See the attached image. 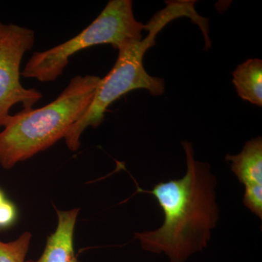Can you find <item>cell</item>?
I'll return each mask as SVG.
<instances>
[{
	"mask_svg": "<svg viewBox=\"0 0 262 262\" xmlns=\"http://www.w3.org/2000/svg\"><path fill=\"white\" fill-rule=\"evenodd\" d=\"M182 144L187 158L185 176L158 183L151 190L137 184L136 192L153 195L165 219L159 229L138 232L135 238L143 249L164 252L171 262H185L193 253L206 248L220 217L215 202L216 179L209 165L194 159L190 142L184 141Z\"/></svg>",
	"mask_w": 262,
	"mask_h": 262,
	"instance_id": "obj_1",
	"label": "cell"
},
{
	"mask_svg": "<svg viewBox=\"0 0 262 262\" xmlns=\"http://www.w3.org/2000/svg\"><path fill=\"white\" fill-rule=\"evenodd\" d=\"M101 79L75 76L51 103L12 115L0 132V165L13 168L65 138L87 111Z\"/></svg>",
	"mask_w": 262,
	"mask_h": 262,
	"instance_id": "obj_2",
	"label": "cell"
},
{
	"mask_svg": "<svg viewBox=\"0 0 262 262\" xmlns=\"http://www.w3.org/2000/svg\"><path fill=\"white\" fill-rule=\"evenodd\" d=\"M186 15L187 10L182 3L170 2L144 25V30L149 32L145 38L130 41L117 49L118 56L113 68L101 79L87 111L64 138L71 151L79 149L84 130L99 126L108 106L123 95L137 89H145L153 96L163 94L165 81L149 75L144 69L143 59L147 50L155 46L158 32L171 20Z\"/></svg>",
	"mask_w": 262,
	"mask_h": 262,
	"instance_id": "obj_3",
	"label": "cell"
},
{
	"mask_svg": "<svg viewBox=\"0 0 262 262\" xmlns=\"http://www.w3.org/2000/svg\"><path fill=\"white\" fill-rule=\"evenodd\" d=\"M144 24L138 21L130 0H110L97 18L80 34L67 42L34 52L20 75L41 82L56 81L62 75L70 57L82 50L110 44L115 49L132 40L142 39Z\"/></svg>",
	"mask_w": 262,
	"mask_h": 262,
	"instance_id": "obj_4",
	"label": "cell"
},
{
	"mask_svg": "<svg viewBox=\"0 0 262 262\" xmlns=\"http://www.w3.org/2000/svg\"><path fill=\"white\" fill-rule=\"evenodd\" d=\"M34 42L32 29L0 21V127L8 125L15 104L29 110L42 98L37 90L25 89L20 82V63Z\"/></svg>",
	"mask_w": 262,
	"mask_h": 262,
	"instance_id": "obj_5",
	"label": "cell"
},
{
	"mask_svg": "<svg viewBox=\"0 0 262 262\" xmlns=\"http://www.w3.org/2000/svg\"><path fill=\"white\" fill-rule=\"evenodd\" d=\"M225 160L245 186V206L261 220L262 138L258 136L247 141L238 155H227Z\"/></svg>",
	"mask_w": 262,
	"mask_h": 262,
	"instance_id": "obj_6",
	"label": "cell"
},
{
	"mask_svg": "<svg viewBox=\"0 0 262 262\" xmlns=\"http://www.w3.org/2000/svg\"><path fill=\"white\" fill-rule=\"evenodd\" d=\"M56 210L58 225L56 231L48 237L42 254L36 261L25 262H80L74 248V232L80 208L70 211Z\"/></svg>",
	"mask_w": 262,
	"mask_h": 262,
	"instance_id": "obj_7",
	"label": "cell"
},
{
	"mask_svg": "<svg viewBox=\"0 0 262 262\" xmlns=\"http://www.w3.org/2000/svg\"><path fill=\"white\" fill-rule=\"evenodd\" d=\"M233 83L239 97L261 107L262 106V61L248 59L234 71Z\"/></svg>",
	"mask_w": 262,
	"mask_h": 262,
	"instance_id": "obj_8",
	"label": "cell"
},
{
	"mask_svg": "<svg viewBox=\"0 0 262 262\" xmlns=\"http://www.w3.org/2000/svg\"><path fill=\"white\" fill-rule=\"evenodd\" d=\"M31 239L32 234L26 232L11 242L0 241V262H25Z\"/></svg>",
	"mask_w": 262,
	"mask_h": 262,
	"instance_id": "obj_9",
	"label": "cell"
},
{
	"mask_svg": "<svg viewBox=\"0 0 262 262\" xmlns=\"http://www.w3.org/2000/svg\"><path fill=\"white\" fill-rule=\"evenodd\" d=\"M16 216L17 211L14 204L5 200L0 204V230L13 225Z\"/></svg>",
	"mask_w": 262,
	"mask_h": 262,
	"instance_id": "obj_10",
	"label": "cell"
},
{
	"mask_svg": "<svg viewBox=\"0 0 262 262\" xmlns=\"http://www.w3.org/2000/svg\"><path fill=\"white\" fill-rule=\"evenodd\" d=\"M5 200H6V198H5L4 193L0 189V204H1L3 202H4Z\"/></svg>",
	"mask_w": 262,
	"mask_h": 262,
	"instance_id": "obj_11",
	"label": "cell"
}]
</instances>
